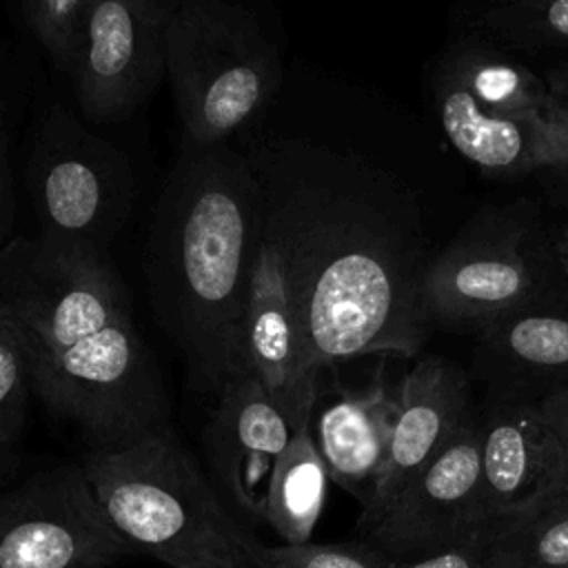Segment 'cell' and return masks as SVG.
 Wrapping results in <instances>:
<instances>
[{"label":"cell","instance_id":"obj_1","mask_svg":"<svg viewBox=\"0 0 568 568\" xmlns=\"http://www.w3.org/2000/svg\"><path fill=\"white\" fill-rule=\"evenodd\" d=\"M244 155L311 362L324 371L362 355H417L433 324L422 302L428 257L397 186L355 155L302 140Z\"/></svg>","mask_w":568,"mask_h":568},{"label":"cell","instance_id":"obj_2","mask_svg":"<svg viewBox=\"0 0 568 568\" xmlns=\"http://www.w3.org/2000/svg\"><path fill=\"white\" fill-rule=\"evenodd\" d=\"M0 313L24 342L33 393L87 450L171 428L162 373L106 253L13 237L0 260Z\"/></svg>","mask_w":568,"mask_h":568},{"label":"cell","instance_id":"obj_3","mask_svg":"<svg viewBox=\"0 0 568 568\" xmlns=\"http://www.w3.org/2000/svg\"><path fill=\"white\" fill-rule=\"evenodd\" d=\"M262 244L260 189L244 151L182 142L155 206L146 280L197 393L217 395L248 373L244 320Z\"/></svg>","mask_w":568,"mask_h":568},{"label":"cell","instance_id":"obj_4","mask_svg":"<svg viewBox=\"0 0 568 568\" xmlns=\"http://www.w3.org/2000/svg\"><path fill=\"white\" fill-rule=\"evenodd\" d=\"M80 464L133 552L169 568H242L246 530L171 428L122 448L87 450Z\"/></svg>","mask_w":568,"mask_h":568},{"label":"cell","instance_id":"obj_5","mask_svg":"<svg viewBox=\"0 0 568 568\" xmlns=\"http://www.w3.org/2000/svg\"><path fill=\"white\" fill-rule=\"evenodd\" d=\"M162 47L189 144L231 142L282 84L280 47L235 0H164Z\"/></svg>","mask_w":568,"mask_h":568},{"label":"cell","instance_id":"obj_6","mask_svg":"<svg viewBox=\"0 0 568 568\" xmlns=\"http://www.w3.org/2000/svg\"><path fill=\"white\" fill-rule=\"evenodd\" d=\"M568 297L555 242L532 213L499 211L470 222L422 277L433 324L481 328L530 304Z\"/></svg>","mask_w":568,"mask_h":568},{"label":"cell","instance_id":"obj_7","mask_svg":"<svg viewBox=\"0 0 568 568\" xmlns=\"http://www.w3.org/2000/svg\"><path fill=\"white\" fill-rule=\"evenodd\" d=\"M40 240L106 253L129 211L133 180L124 158L55 111L42 124L29 162Z\"/></svg>","mask_w":568,"mask_h":568},{"label":"cell","instance_id":"obj_8","mask_svg":"<svg viewBox=\"0 0 568 568\" xmlns=\"http://www.w3.org/2000/svg\"><path fill=\"white\" fill-rule=\"evenodd\" d=\"M135 555L100 508L82 464L0 493V568H109Z\"/></svg>","mask_w":568,"mask_h":568},{"label":"cell","instance_id":"obj_9","mask_svg":"<svg viewBox=\"0 0 568 568\" xmlns=\"http://www.w3.org/2000/svg\"><path fill=\"white\" fill-rule=\"evenodd\" d=\"M164 0H89L78 24L71 75L91 122H120L164 80Z\"/></svg>","mask_w":568,"mask_h":568},{"label":"cell","instance_id":"obj_10","mask_svg":"<svg viewBox=\"0 0 568 568\" xmlns=\"http://www.w3.org/2000/svg\"><path fill=\"white\" fill-rule=\"evenodd\" d=\"M481 497L477 413L413 479L390 508L355 539L388 559L422 557L488 535Z\"/></svg>","mask_w":568,"mask_h":568},{"label":"cell","instance_id":"obj_11","mask_svg":"<svg viewBox=\"0 0 568 568\" xmlns=\"http://www.w3.org/2000/svg\"><path fill=\"white\" fill-rule=\"evenodd\" d=\"M215 397L202 428L206 473L233 513L260 524L271 473L295 430L251 373L233 375Z\"/></svg>","mask_w":568,"mask_h":568},{"label":"cell","instance_id":"obj_12","mask_svg":"<svg viewBox=\"0 0 568 568\" xmlns=\"http://www.w3.org/2000/svg\"><path fill=\"white\" fill-rule=\"evenodd\" d=\"M384 473L355 532L368 530L413 479L448 446L475 415L466 373L439 355L422 357L402 379Z\"/></svg>","mask_w":568,"mask_h":568},{"label":"cell","instance_id":"obj_13","mask_svg":"<svg viewBox=\"0 0 568 568\" xmlns=\"http://www.w3.org/2000/svg\"><path fill=\"white\" fill-rule=\"evenodd\" d=\"M246 371L286 415L293 430L311 426L320 368L311 362L297 304L275 248L264 240L246 302Z\"/></svg>","mask_w":568,"mask_h":568},{"label":"cell","instance_id":"obj_14","mask_svg":"<svg viewBox=\"0 0 568 568\" xmlns=\"http://www.w3.org/2000/svg\"><path fill=\"white\" fill-rule=\"evenodd\" d=\"M477 435L481 497L490 521L568 490L566 453L535 402L488 399L477 413Z\"/></svg>","mask_w":568,"mask_h":568},{"label":"cell","instance_id":"obj_15","mask_svg":"<svg viewBox=\"0 0 568 568\" xmlns=\"http://www.w3.org/2000/svg\"><path fill=\"white\" fill-rule=\"evenodd\" d=\"M428 89L435 115L455 151L490 178L544 173L557 155V133L548 118H506L481 109L457 75L433 60Z\"/></svg>","mask_w":568,"mask_h":568},{"label":"cell","instance_id":"obj_16","mask_svg":"<svg viewBox=\"0 0 568 568\" xmlns=\"http://www.w3.org/2000/svg\"><path fill=\"white\" fill-rule=\"evenodd\" d=\"M475 364L490 399L537 402L568 388V297L530 304L481 326Z\"/></svg>","mask_w":568,"mask_h":568},{"label":"cell","instance_id":"obj_17","mask_svg":"<svg viewBox=\"0 0 568 568\" xmlns=\"http://www.w3.org/2000/svg\"><path fill=\"white\" fill-rule=\"evenodd\" d=\"M397 397L375 382L362 393H342L326 404L311 426L331 481L362 506L373 497L384 473Z\"/></svg>","mask_w":568,"mask_h":568},{"label":"cell","instance_id":"obj_18","mask_svg":"<svg viewBox=\"0 0 568 568\" xmlns=\"http://www.w3.org/2000/svg\"><path fill=\"white\" fill-rule=\"evenodd\" d=\"M466 87L473 100L506 118H548L555 95L530 67L521 64L510 51L470 33H459L437 55Z\"/></svg>","mask_w":568,"mask_h":568},{"label":"cell","instance_id":"obj_19","mask_svg":"<svg viewBox=\"0 0 568 568\" xmlns=\"http://www.w3.org/2000/svg\"><path fill=\"white\" fill-rule=\"evenodd\" d=\"M328 484V468L311 426L295 430L271 473L266 490L264 524L271 526L282 544L302 546L311 541L324 510Z\"/></svg>","mask_w":568,"mask_h":568},{"label":"cell","instance_id":"obj_20","mask_svg":"<svg viewBox=\"0 0 568 568\" xmlns=\"http://www.w3.org/2000/svg\"><path fill=\"white\" fill-rule=\"evenodd\" d=\"M457 29L506 51H568V0H464Z\"/></svg>","mask_w":568,"mask_h":568},{"label":"cell","instance_id":"obj_21","mask_svg":"<svg viewBox=\"0 0 568 568\" xmlns=\"http://www.w3.org/2000/svg\"><path fill=\"white\" fill-rule=\"evenodd\" d=\"M481 568H568V490L493 519Z\"/></svg>","mask_w":568,"mask_h":568},{"label":"cell","instance_id":"obj_22","mask_svg":"<svg viewBox=\"0 0 568 568\" xmlns=\"http://www.w3.org/2000/svg\"><path fill=\"white\" fill-rule=\"evenodd\" d=\"M33 393L31 362L9 317L0 313V477L16 470Z\"/></svg>","mask_w":568,"mask_h":568},{"label":"cell","instance_id":"obj_23","mask_svg":"<svg viewBox=\"0 0 568 568\" xmlns=\"http://www.w3.org/2000/svg\"><path fill=\"white\" fill-rule=\"evenodd\" d=\"M242 568H388L386 557L368 544L353 539L342 544L268 546L246 532Z\"/></svg>","mask_w":568,"mask_h":568},{"label":"cell","instance_id":"obj_24","mask_svg":"<svg viewBox=\"0 0 568 568\" xmlns=\"http://www.w3.org/2000/svg\"><path fill=\"white\" fill-rule=\"evenodd\" d=\"M87 2L89 0H22V13L29 29L67 71L71 67L78 24Z\"/></svg>","mask_w":568,"mask_h":568},{"label":"cell","instance_id":"obj_25","mask_svg":"<svg viewBox=\"0 0 568 568\" xmlns=\"http://www.w3.org/2000/svg\"><path fill=\"white\" fill-rule=\"evenodd\" d=\"M484 541L486 535L466 546H457L450 550L422 555V557H402L388 559V568H481L484 566Z\"/></svg>","mask_w":568,"mask_h":568},{"label":"cell","instance_id":"obj_26","mask_svg":"<svg viewBox=\"0 0 568 568\" xmlns=\"http://www.w3.org/2000/svg\"><path fill=\"white\" fill-rule=\"evenodd\" d=\"M13 222H16V195L13 178L9 164V138L4 122L0 124V260L7 246L13 242Z\"/></svg>","mask_w":568,"mask_h":568},{"label":"cell","instance_id":"obj_27","mask_svg":"<svg viewBox=\"0 0 568 568\" xmlns=\"http://www.w3.org/2000/svg\"><path fill=\"white\" fill-rule=\"evenodd\" d=\"M548 115L557 133V155L555 162L544 173H550L568 184V100L557 98Z\"/></svg>","mask_w":568,"mask_h":568},{"label":"cell","instance_id":"obj_28","mask_svg":"<svg viewBox=\"0 0 568 568\" xmlns=\"http://www.w3.org/2000/svg\"><path fill=\"white\" fill-rule=\"evenodd\" d=\"M535 404H537L539 413L544 415V419L555 430V435L559 437L561 448L566 453V462H568V388L548 393L541 399H537Z\"/></svg>","mask_w":568,"mask_h":568},{"label":"cell","instance_id":"obj_29","mask_svg":"<svg viewBox=\"0 0 568 568\" xmlns=\"http://www.w3.org/2000/svg\"><path fill=\"white\" fill-rule=\"evenodd\" d=\"M544 80L548 82L555 98L568 100V55L557 58L544 73Z\"/></svg>","mask_w":568,"mask_h":568},{"label":"cell","instance_id":"obj_30","mask_svg":"<svg viewBox=\"0 0 568 568\" xmlns=\"http://www.w3.org/2000/svg\"><path fill=\"white\" fill-rule=\"evenodd\" d=\"M552 242H555L557 262H559V266H561V271H564V275H566V280H568V224H564V226L557 231V235L552 237Z\"/></svg>","mask_w":568,"mask_h":568},{"label":"cell","instance_id":"obj_31","mask_svg":"<svg viewBox=\"0 0 568 568\" xmlns=\"http://www.w3.org/2000/svg\"><path fill=\"white\" fill-rule=\"evenodd\" d=\"M4 122V102H2V91H0V124Z\"/></svg>","mask_w":568,"mask_h":568}]
</instances>
